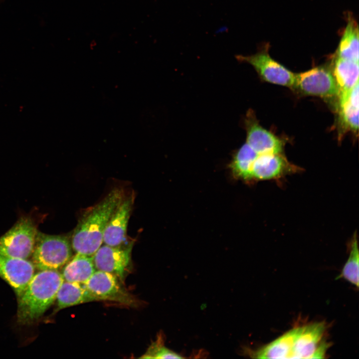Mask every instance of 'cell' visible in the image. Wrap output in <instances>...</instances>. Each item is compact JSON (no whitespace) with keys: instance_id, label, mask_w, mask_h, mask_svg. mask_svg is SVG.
<instances>
[{"instance_id":"obj_1","label":"cell","mask_w":359,"mask_h":359,"mask_svg":"<svg viewBox=\"0 0 359 359\" xmlns=\"http://www.w3.org/2000/svg\"><path fill=\"white\" fill-rule=\"evenodd\" d=\"M323 322L294 328L270 343L252 351L256 359H323L329 347Z\"/></svg>"},{"instance_id":"obj_2","label":"cell","mask_w":359,"mask_h":359,"mask_svg":"<svg viewBox=\"0 0 359 359\" xmlns=\"http://www.w3.org/2000/svg\"><path fill=\"white\" fill-rule=\"evenodd\" d=\"M124 196L122 188L115 187L101 201L84 211L71 239L76 253L94 255L103 243L104 230L112 212Z\"/></svg>"},{"instance_id":"obj_3","label":"cell","mask_w":359,"mask_h":359,"mask_svg":"<svg viewBox=\"0 0 359 359\" xmlns=\"http://www.w3.org/2000/svg\"><path fill=\"white\" fill-rule=\"evenodd\" d=\"M63 281L61 273L57 270H40L34 274L18 296V322L29 324L41 317L55 300Z\"/></svg>"},{"instance_id":"obj_4","label":"cell","mask_w":359,"mask_h":359,"mask_svg":"<svg viewBox=\"0 0 359 359\" xmlns=\"http://www.w3.org/2000/svg\"><path fill=\"white\" fill-rule=\"evenodd\" d=\"M72 250L67 236L37 231L31 254L32 262L39 270H58L71 259Z\"/></svg>"},{"instance_id":"obj_5","label":"cell","mask_w":359,"mask_h":359,"mask_svg":"<svg viewBox=\"0 0 359 359\" xmlns=\"http://www.w3.org/2000/svg\"><path fill=\"white\" fill-rule=\"evenodd\" d=\"M37 231L36 223L31 217H21L0 237V253L27 259L32 253Z\"/></svg>"},{"instance_id":"obj_6","label":"cell","mask_w":359,"mask_h":359,"mask_svg":"<svg viewBox=\"0 0 359 359\" xmlns=\"http://www.w3.org/2000/svg\"><path fill=\"white\" fill-rule=\"evenodd\" d=\"M117 277L96 270L84 284L97 301L107 300L124 306L136 307L139 302L123 285Z\"/></svg>"},{"instance_id":"obj_7","label":"cell","mask_w":359,"mask_h":359,"mask_svg":"<svg viewBox=\"0 0 359 359\" xmlns=\"http://www.w3.org/2000/svg\"><path fill=\"white\" fill-rule=\"evenodd\" d=\"M294 88L306 95L338 97L339 88L333 72L324 66L296 74Z\"/></svg>"},{"instance_id":"obj_8","label":"cell","mask_w":359,"mask_h":359,"mask_svg":"<svg viewBox=\"0 0 359 359\" xmlns=\"http://www.w3.org/2000/svg\"><path fill=\"white\" fill-rule=\"evenodd\" d=\"M238 59L251 65L264 81L275 84L294 88L296 74L273 59L268 47L249 56H238Z\"/></svg>"},{"instance_id":"obj_9","label":"cell","mask_w":359,"mask_h":359,"mask_svg":"<svg viewBox=\"0 0 359 359\" xmlns=\"http://www.w3.org/2000/svg\"><path fill=\"white\" fill-rule=\"evenodd\" d=\"M132 247V243L119 247L101 245L93 256L96 270L112 274L123 282L131 267Z\"/></svg>"},{"instance_id":"obj_10","label":"cell","mask_w":359,"mask_h":359,"mask_svg":"<svg viewBox=\"0 0 359 359\" xmlns=\"http://www.w3.org/2000/svg\"><path fill=\"white\" fill-rule=\"evenodd\" d=\"M295 169L283 153H256L246 181L275 180L295 171Z\"/></svg>"},{"instance_id":"obj_11","label":"cell","mask_w":359,"mask_h":359,"mask_svg":"<svg viewBox=\"0 0 359 359\" xmlns=\"http://www.w3.org/2000/svg\"><path fill=\"white\" fill-rule=\"evenodd\" d=\"M134 199L133 193L125 195L114 210L103 234V243L105 244L119 247L129 244L125 243V240Z\"/></svg>"},{"instance_id":"obj_12","label":"cell","mask_w":359,"mask_h":359,"mask_svg":"<svg viewBox=\"0 0 359 359\" xmlns=\"http://www.w3.org/2000/svg\"><path fill=\"white\" fill-rule=\"evenodd\" d=\"M246 131V143L257 154L283 153V141L272 133L263 128L254 113L250 110L244 120Z\"/></svg>"},{"instance_id":"obj_13","label":"cell","mask_w":359,"mask_h":359,"mask_svg":"<svg viewBox=\"0 0 359 359\" xmlns=\"http://www.w3.org/2000/svg\"><path fill=\"white\" fill-rule=\"evenodd\" d=\"M35 266L27 259L0 253V277L20 296L34 274Z\"/></svg>"},{"instance_id":"obj_14","label":"cell","mask_w":359,"mask_h":359,"mask_svg":"<svg viewBox=\"0 0 359 359\" xmlns=\"http://www.w3.org/2000/svg\"><path fill=\"white\" fill-rule=\"evenodd\" d=\"M339 121L343 132L358 131L359 128V82L338 97Z\"/></svg>"},{"instance_id":"obj_15","label":"cell","mask_w":359,"mask_h":359,"mask_svg":"<svg viewBox=\"0 0 359 359\" xmlns=\"http://www.w3.org/2000/svg\"><path fill=\"white\" fill-rule=\"evenodd\" d=\"M56 300L58 310L97 301L84 284L64 280L57 292Z\"/></svg>"},{"instance_id":"obj_16","label":"cell","mask_w":359,"mask_h":359,"mask_svg":"<svg viewBox=\"0 0 359 359\" xmlns=\"http://www.w3.org/2000/svg\"><path fill=\"white\" fill-rule=\"evenodd\" d=\"M96 271L93 256L76 253L65 265L61 274L64 281L85 284Z\"/></svg>"},{"instance_id":"obj_17","label":"cell","mask_w":359,"mask_h":359,"mask_svg":"<svg viewBox=\"0 0 359 359\" xmlns=\"http://www.w3.org/2000/svg\"><path fill=\"white\" fill-rule=\"evenodd\" d=\"M332 72L339 88V97L359 82V62L336 56Z\"/></svg>"},{"instance_id":"obj_18","label":"cell","mask_w":359,"mask_h":359,"mask_svg":"<svg viewBox=\"0 0 359 359\" xmlns=\"http://www.w3.org/2000/svg\"><path fill=\"white\" fill-rule=\"evenodd\" d=\"M359 43L358 24L352 16L349 15L336 56L359 62Z\"/></svg>"},{"instance_id":"obj_19","label":"cell","mask_w":359,"mask_h":359,"mask_svg":"<svg viewBox=\"0 0 359 359\" xmlns=\"http://www.w3.org/2000/svg\"><path fill=\"white\" fill-rule=\"evenodd\" d=\"M352 239L349 257L339 278H343L358 288L359 251L356 233Z\"/></svg>"},{"instance_id":"obj_20","label":"cell","mask_w":359,"mask_h":359,"mask_svg":"<svg viewBox=\"0 0 359 359\" xmlns=\"http://www.w3.org/2000/svg\"><path fill=\"white\" fill-rule=\"evenodd\" d=\"M144 359H182L183 357L164 346L163 335L160 334L151 344L146 353L141 357Z\"/></svg>"}]
</instances>
